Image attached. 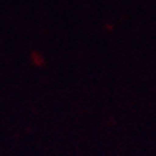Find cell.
<instances>
[{"label":"cell","instance_id":"cell-1","mask_svg":"<svg viewBox=\"0 0 156 156\" xmlns=\"http://www.w3.org/2000/svg\"><path fill=\"white\" fill-rule=\"evenodd\" d=\"M30 62H32V65L34 67H44V65H46L44 56L37 50H32L30 52Z\"/></svg>","mask_w":156,"mask_h":156}]
</instances>
